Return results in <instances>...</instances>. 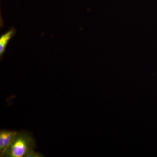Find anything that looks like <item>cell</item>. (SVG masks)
<instances>
[{
  "mask_svg": "<svg viewBox=\"0 0 157 157\" xmlns=\"http://www.w3.org/2000/svg\"><path fill=\"white\" fill-rule=\"evenodd\" d=\"M36 145V141L32 135L26 132H18L3 157H43L42 155L35 151Z\"/></svg>",
  "mask_w": 157,
  "mask_h": 157,
  "instance_id": "cell-1",
  "label": "cell"
},
{
  "mask_svg": "<svg viewBox=\"0 0 157 157\" xmlns=\"http://www.w3.org/2000/svg\"><path fill=\"white\" fill-rule=\"evenodd\" d=\"M18 133L15 131L1 130L0 132V155L3 157L4 154L11 145Z\"/></svg>",
  "mask_w": 157,
  "mask_h": 157,
  "instance_id": "cell-2",
  "label": "cell"
},
{
  "mask_svg": "<svg viewBox=\"0 0 157 157\" xmlns=\"http://www.w3.org/2000/svg\"><path fill=\"white\" fill-rule=\"evenodd\" d=\"M16 30L14 28H12L8 31L6 33L3 34L0 38V56L2 58L6 51L7 45L10 39L12 38L15 33Z\"/></svg>",
  "mask_w": 157,
  "mask_h": 157,
  "instance_id": "cell-3",
  "label": "cell"
}]
</instances>
